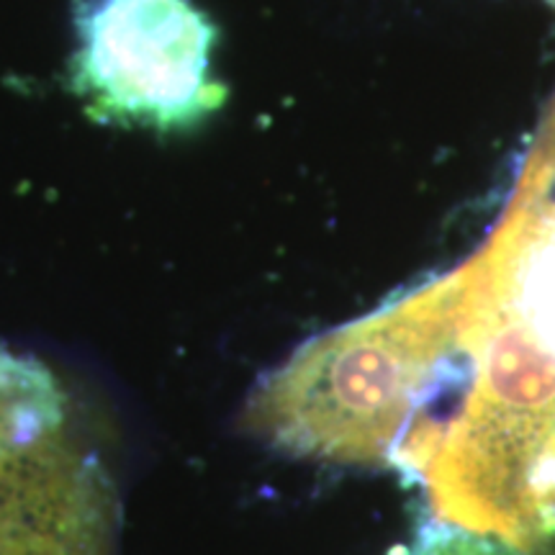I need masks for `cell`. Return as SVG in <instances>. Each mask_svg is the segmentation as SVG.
Here are the masks:
<instances>
[{"label":"cell","instance_id":"3","mask_svg":"<svg viewBox=\"0 0 555 555\" xmlns=\"http://www.w3.org/2000/svg\"><path fill=\"white\" fill-rule=\"evenodd\" d=\"M397 555H519L499 540L474 535L468 530H433Z\"/></svg>","mask_w":555,"mask_h":555},{"label":"cell","instance_id":"2","mask_svg":"<svg viewBox=\"0 0 555 555\" xmlns=\"http://www.w3.org/2000/svg\"><path fill=\"white\" fill-rule=\"evenodd\" d=\"M69 86L99 124L180 134L217 114V26L191 0H78Z\"/></svg>","mask_w":555,"mask_h":555},{"label":"cell","instance_id":"1","mask_svg":"<svg viewBox=\"0 0 555 555\" xmlns=\"http://www.w3.org/2000/svg\"><path fill=\"white\" fill-rule=\"evenodd\" d=\"M457 268L363 319L311 339L253 401L278 446L350 466H393L455 335Z\"/></svg>","mask_w":555,"mask_h":555}]
</instances>
